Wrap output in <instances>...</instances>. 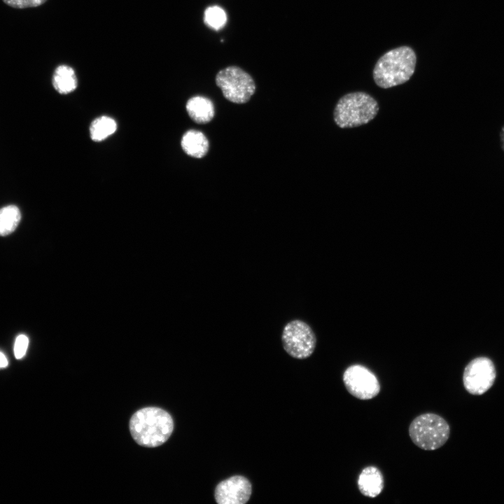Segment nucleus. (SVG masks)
<instances>
[{
  "instance_id": "39448f33",
  "label": "nucleus",
  "mask_w": 504,
  "mask_h": 504,
  "mask_svg": "<svg viewBox=\"0 0 504 504\" xmlns=\"http://www.w3.org/2000/svg\"><path fill=\"white\" fill-rule=\"evenodd\" d=\"M216 83L224 97L235 104L246 103L255 91V83L252 77L235 66H227L218 71Z\"/></svg>"
},
{
  "instance_id": "9d476101",
  "label": "nucleus",
  "mask_w": 504,
  "mask_h": 504,
  "mask_svg": "<svg viewBox=\"0 0 504 504\" xmlns=\"http://www.w3.org/2000/svg\"><path fill=\"white\" fill-rule=\"evenodd\" d=\"M357 484L360 492L365 496L375 498L383 491L384 479L380 470L375 466L363 468L358 475Z\"/></svg>"
},
{
  "instance_id": "f8f14e48",
  "label": "nucleus",
  "mask_w": 504,
  "mask_h": 504,
  "mask_svg": "<svg viewBox=\"0 0 504 504\" xmlns=\"http://www.w3.org/2000/svg\"><path fill=\"white\" fill-rule=\"evenodd\" d=\"M181 145L183 151L188 155L201 158L206 155L209 150V141L201 132L190 130L183 136Z\"/></svg>"
},
{
  "instance_id": "20e7f679",
  "label": "nucleus",
  "mask_w": 504,
  "mask_h": 504,
  "mask_svg": "<svg viewBox=\"0 0 504 504\" xmlns=\"http://www.w3.org/2000/svg\"><path fill=\"white\" fill-rule=\"evenodd\" d=\"M450 427L441 416L424 413L410 423L409 435L412 442L421 449L433 451L442 447L448 440Z\"/></svg>"
},
{
  "instance_id": "f03ea898",
  "label": "nucleus",
  "mask_w": 504,
  "mask_h": 504,
  "mask_svg": "<svg viewBox=\"0 0 504 504\" xmlns=\"http://www.w3.org/2000/svg\"><path fill=\"white\" fill-rule=\"evenodd\" d=\"M416 62L412 48L404 46L392 49L377 60L373 69L374 80L385 89L403 84L413 75Z\"/></svg>"
},
{
  "instance_id": "f257e3e1",
  "label": "nucleus",
  "mask_w": 504,
  "mask_h": 504,
  "mask_svg": "<svg viewBox=\"0 0 504 504\" xmlns=\"http://www.w3.org/2000/svg\"><path fill=\"white\" fill-rule=\"evenodd\" d=\"M174 422L165 410L154 407L136 411L130 421V430L137 444L155 447L164 443L171 436Z\"/></svg>"
},
{
  "instance_id": "a211bd4d",
  "label": "nucleus",
  "mask_w": 504,
  "mask_h": 504,
  "mask_svg": "<svg viewBox=\"0 0 504 504\" xmlns=\"http://www.w3.org/2000/svg\"><path fill=\"white\" fill-rule=\"evenodd\" d=\"M29 344V339L24 335H19L15 342L14 345V354L16 358H22L27 349Z\"/></svg>"
},
{
  "instance_id": "dca6fc26",
  "label": "nucleus",
  "mask_w": 504,
  "mask_h": 504,
  "mask_svg": "<svg viewBox=\"0 0 504 504\" xmlns=\"http://www.w3.org/2000/svg\"><path fill=\"white\" fill-rule=\"evenodd\" d=\"M227 17L225 11L218 6H211L206 9L204 21L210 27L219 29L226 22Z\"/></svg>"
},
{
  "instance_id": "ddd939ff",
  "label": "nucleus",
  "mask_w": 504,
  "mask_h": 504,
  "mask_svg": "<svg viewBox=\"0 0 504 504\" xmlns=\"http://www.w3.org/2000/svg\"><path fill=\"white\" fill-rule=\"evenodd\" d=\"M52 83L55 90L62 94L71 93L78 85L74 70L67 65H59L55 69Z\"/></svg>"
},
{
  "instance_id": "423d86ee",
  "label": "nucleus",
  "mask_w": 504,
  "mask_h": 504,
  "mask_svg": "<svg viewBox=\"0 0 504 504\" xmlns=\"http://www.w3.org/2000/svg\"><path fill=\"white\" fill-rule=\"evenodd\" d=\"M282 344L284 350L292 357L304 359L314 352L316 339L312 328L304 321L295 319L284 327Z\"/></svg>"
},
{
  "instance_id": "2eb2a0df",
  "label": "nucleus",
  "mask_w": 504,
  "mask_h": 504,
  "mask_svg": "<svg viewBox=\"0 0 504 504\" xmlns=\"http://www.w3.org/2000/svg\"><path fill=\"white\" fill-rule=\"evenodd\" d=\"M20 219V211L17 206L8 205L0 209V236L12 233L18 227Z\"/></svg>"
},
{
  "instance_id": "0eeeda50",
  "label": "nucleus",
  "mask_w": 504,
  "mask_h": 504,
  "mask_svg": "<svg viewBox=\"0 0 504 504\" xmlns=\"http://www.w3.org/2000/svg\"><path fill=\"white\" fill-rule=\"evenodd\" d=\"M496 377L493 361L484 356L472 359L465 366L463 374V383L470 394L480 396L493 386Z\"/></svg>"
},
{
  "instance_id": "1a4fd4ad",
  "label": "nucleus",
  "mask_w": 504,
  "mask_h": 504,
  "mask_svg": "<svg viewBox=\"0 0 504 504\" xmlns=\"http://www.w3.org/2000/svg\"><path fill=\"white\" fill-rule=\"evenodd\" d=\"M251 484L244 476L235 475L218 483L214 497L218 504H244L250 498Z\"/></svg>"
},
{
  "instance_id": "6ab92c4d",
  "label": "nucleus",
  "mask_w": 504,
  "mask_h": 504,
  "mask_svg": "<svg viewBox=\"0 0 504 504\" xmlns=\"http://www.w3.org/2000/svg\"><path fill=\"white\" fill-rule=\"evenodd\" d=\"M8 365V360L6 356L0 352V368H5Z\"/></svg>"
},
{
  "instance_id": "6e6552de",
  "label": "nucleus",
  "mask_w": 504,
  "mask_h": 504,
  "mask_svg": "<svg viewBox=\"0 0 504 504\" xmlns=\"http://www.w3.org/2000/svg\"><path fill=\"white\" fill-rule=\"evenodd\" d=\"M343 382L348 392L360 400H370L380 392L381 386L376 375L361 365L348 367L343 374Z\"/></svg>"
},
{
  "instance_id": "9b49d317",
  "label": "nucleus",
  "mask_w": 504,
  "mask_h": 504,
  "mask_svg": "<svg viewBox=\"0 0 504 504\" xmlns=\"http://www.w3.org/2000/svg\"><path fill=\"white\" fill-rule=\"evenodd\" d=\"M186 108L190 118L197 123L205 124L214 117V106L212 102L204 97L196 96L186 103Z\"/></svg>"
},
{
  "instance_id": "7ed1b4c3",
  "label": "nucleus",
  "mask_w": 504,
  "mask_h": 504,
  "mask_svg": "<svg viewBox=\"0 0 504 504\" xmlns=\"http://www.w3.org/2000/svg\"><path fill=\"white\" fill-rule=\"evenodd\" d=\"M378 111L379 104L371 95L364 92H354L339 99L333 118L340 128H351L368 123Z\"/></svg>"
},
{
  "instance_id": "4468645a",
  "label": "nucleus",
  "mask_w": 504,
  "mask_h": 504,
  "mask_svg": "<svg viewBox=\"0 0 504 504\" xmlns=\"http://www.w3.org/2000/svg\"><path fill=\"white\" fill-rule=\"evenodd\" d=\"M117 130V123L112 118L101 116L94 120L90 127V137L94 141H102Z\"/></svg>"
},
{
  "instance_id": "aec40b11",
  "label": "nucleus",
  "mask_w": 504,
  "mask_h": 504,
  "mask_svg": "<svg viewBox=\"0 0 504 504\" xmlns=\"http://www.w3.org/2000/svg\"><path fill=\"white\" fill-rule=\"evenodd\" d=\"M500 138L501 147H502L503 150H504V126L502 127L501 131L500 132Z\"/></svg>"
},
{
  "instance_id": "f3484780",
  "label": "nucleus",
  "mask_w": 504,
  "mask_h": 504,
  "mask_svg": "<svg viewBox=\"0 0 504 504\" xmlns=\"http://www.w3.org/2000/svg\"><path fill=\"white\" fill-rule=\"evenodd\" d=\"M6 5L15 8L37 7L47 0H2Z\"/></svg>"
}]
</instances>
